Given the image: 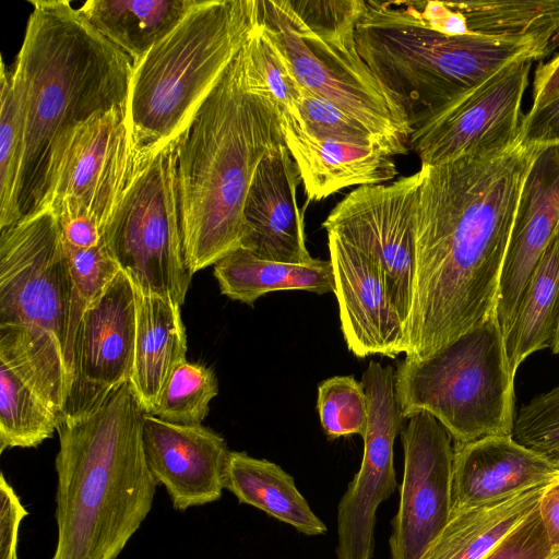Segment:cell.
<instances>
[{
	"label": "cell",
	"mask_w": 559,
	"mask_h": 559,
	"mask_svg": "<svg viewBox=\"0 0 559 559\" xmlns=\"http://www.w3.org/2000/svg\"><path fill=\"white\" fill-rule=\"evenodd\" d=\"M143 448L148 468L177 511L218 500L225 489L230 450L203 425H179L146 413Z\"/></svg>",
	"instance_id": "obj_18"
},
{
	"label": "cell",
	"mask_w": 559,
	"mask_h": 559,
	"mask_svg": "<svg viewBox=\"0 0 559 559\" xmlns=\"http://www.w3.org/2000/svg\"><path fill=\"white\" fill-rule=\"evenodd\" d=\"M60 417L13 369L0 361V452L36 448L57 431Z\"/></svg>",
	"instance_id": "obj_30"
},
{
	"label": "cell",
	"mask_w": 559,
	"mask_h": 559,
	"mask_svg": "<svg viewBox=\"0 0 559 559\" xmlns=\"http://www.w3.org/2000/svg\"><path fill=\"white\" fill-rule=\"evenodd\" d=\"M217 393L214 371L186 360L173 371L156 407L148 414L173 424L200 425Z\"/></svg>",
	"instance_id": "obj_32"
},
{
	"label": "cell",
	"mask_w": 559,
	"mask_h": 559,
	"mask_svg": "<svg viewBox=\"0 0 559 559\" xmlns=\"http://www.w3.org/2000/svg\"><path fill=\"white\" fill-rule=\"evenodd\" d=\"M548 559H559V550L554 551Z\"/></svg>",
	"instance_id": "obj_44"
},
{
	"label": "cell",
	"mask_w": 559,
	"mask_h": 559,
	"mask_svg": "<svg viewBox=\"0 0 559 559\" xmlns=\"http://www.w3.org/2000/svg\"><path fill=\"white\" fill-rule=\"evenodd\" d=\"M28 514L13 487L0 476V559H19V531Z\"/></svg>",
	"instance_id": "obj_39"
},
{
	"label": "cell",
	"mask_w": 559,
	"mask_h": 559,
	"mask_svg": "<svg viewBox=\"0 0 559 559\" xmlns=\"http://www.w3.org/2000/svg\"><path fill=\"white\" fill-rule=\"evenodd\" d=\"M558 474L559 463L512 436L454 442L450 516L549 483Z\"/></svg>",
	"instance_id": "obj_21"
},
{
	"label": "cell",
	"mask_w": 559,
	"mask_h": 559,
	"mask_svg": "<svg viewBox=\"0 0 559 559\" xmlns=\"http://www.w3.org/2000/svg\"><path fill=\"white\" fill-rule=\"evenodd\" d=\"M72 292L60 225L50 210H36L0 230V361L59 417L73 383Z\"/></svg>",
	"instance_id": "obj_5"
},
{
	"label": "cell",
	"mask_w": 559,
	"mask_h": 559,
	"mask_svg": "<svg viewBox=\"0 0 559 559\" xmlns=\"http://www.w3.org/2000/svg\"><path fill=\"white\" fill-rule=\"evenodd\" d=\"M419 185L417 171L389 185L357 187L322 223L326 234L337 235L380 265L406 332L414 296Z\"/></svg>",
	"instance_id": "obj_13"
},
{
	"label": "cell",
	"mask_w": 559,
	"mask_h": 559,
	"mask_svg": "<svg viewBox=\"0 0 559 559\" xmlns=\"http://www.w3.org/2000/svg\"><path fill=\"white\" fill-rule=\"evenodd\" d=\"M134 290L135 346L129 383L144 411L152 413L173 371L187 360V336L179 304Z\"/></svg>",
	"instance_id": "obj_23"
},
{
	"label": "cell",
	"mask_w": 559,
	"mask_h": 559,
	"mask_svg": "<svg viewBox=\"0 0 559 559\" xmlns=\"http://www.w3.org/2000/svg\"><path fill=\"white\" fill-rule=\"evenodd\" d=\"M559 228V145L539 148L526 173L500 277L497 320L510 331L525 285Z\"/></svg>",
	"instance_id": "obj_19"
},
{
	"label": "cell",
	"mask_w": 559,
	"mask_h": 559,
	"mask_svg": "<svg viewBox=\"0 0 559 559\" xmlns=\"http://www.w3.org/2000/svg\"><path fill=\"white\" fill-rule=\"evenodd\" d=\"M539 148L421 165L406 358L427 359L496 314L521 189Z\"/></svg>",
	"instance_id": "obj_1"
},
{
	"label": "cell",
	"mask_w": 559,
	"mask_h": 559,
	"mask_svg": "<svg viewBox=\"0 0 559 559\" xmlns=\"http://www.w3.org/2000/svg\"><path fill=\"white\" fill-rule=\"evenodd\" d=\"M300 174L287 146L281 144L259 164L243 207L240 248L276 262L313 260L306 247L304 214L297 205Z\"/></svg>",
	"instance_id": "obj_20"
},
{
	"label": "cell",
	"mask_w": 559,
	"mask_h": 559,
	"mask_svg": "<svg viewBox=\"0 0 559 559\" xmlns=\"http://www.w3.org/2000/svg\"><path fill=\"white\" fill-rule=\"evenodd\" d=\"M513 439L559 463V385L534 396L514 416Z\"/></svg>",
	"instance_id": "obj_36"
},
{
	"label": "cell",
	"mask_w": 559,
	"mask_h": 559,
	"mask_svg": "<svg viewBox=\"0 0 559 559\" xmlns=\"http://www.w3.org/2000/svg\"><path fill=\"white\" fill-rule=\"evenodd\" d=\"M242 50L247 68L273 97L280 112L297 114L301 87L286 57L261 23Z\"/></svg>",
	"instance_id": "obj_34"
},
{
	"label": "cell",
	"mask_w": 559,
	"mask_h": 559,
	"mask_svg": "<svg viewBox=\"0 0 559 559\" xmlns=\"http://www.w3.org/2000/svg\"><path fill=\"white\" fill-rule=\"evenodd\" d=\"M134 346L135 290L120 270L79 323L72 346L73 383L63 414L81 409L129 382Z\"/></svg>",
	"instance_id": "obj_16"
},
{
	"label": "cell",
	"mask_w": 559,
	"mask_h": 559,
	"mask_svg": "<svg viewBox=\"0 0 559 559\" xmlns=\"http://www.w3.org/2000/svg\"><path fill=\"white\" fill-rule=\"evenodd\" d=\"M0 230L19 222L20 173L23 155V127L12 75L1 60L0 75Z\"/></svg>",
	"instance_id": "obj_31"
},
{
	"label": "cell",
	"mask_w": 559,
	"mask_h": 559,
	"mask_svg": "<svg viewBox=\"0 0 559 559\" xmlns=\"http://www.w3.org/2000/svg\"><path fill=\"white\" fill-rule=\"evenodd\" d=\"M259 23V0H199L133 63L127 109L138 154L183 133Z\"/></svg>",
	"instance_id": "obj_7"
},
{
	"label": "cell",
	"mask_w": 559,
	"mask_h": 559,
	"mask_svg": "<svg viewBox=\"0 0 559 559\" xmlns=\"http://www.w3.org/2000/svg\"><path fill=\"white\" fill-rule=\"evenodd\" d=\"M284 143L277 104L246 70L241 49L178 138V200L191 276L240 248L254 173Z\"/></svg>",
	"instance_id": "obj_2"
},
{
	"label": "cell",
	"mask_w": 559,
	"mask_h": 559,
	"mask_svg": "<svg viewBox=\"0 0 559 559\" xmlns=\"http://www.w3.org/2000/svg\"><path fill=\"white\" fill-rule=\"evenodd\" d=\"M145 414L126 382L60 417L51 559H117L148 515L157 483L143 448Z\"/></svg>",
	"instance_id": "obj_3"
},
{
	"label": "cell",
	"mask_w": 559,
	"mask_h": 559,
	"mask_svg": "<svg viewBox=\"0 0 559 559\" xmlns=\"http://www.w3.org/2000/svg\"><path fill=\"white\" fill-rule=\"evenodd\" d=\"M138 160L127 107L96 114L53 145L36 210L84 213L105 234Z\"/></svg>",
	"instance_id": "obj_11"
},
{
	"label": "cell",
	"mask_w": 559,
	"mask_h": 559,
	"mask_svg": "<svg viewBox=\"0 0 559 559\" xmlns=\"http://www.w3.org/2000/svg\"><path fill=\"white\" fill-rule=\"evenodd\" d=\"M552 552L536 506L483 559H548Z\"/></svg>",
	"instance_id": "obj_37"
},
{
	"label": "cell",
	"mask_w": 559,
	"mask_h": 559,
	"mask_svg": "<svg viewBox=\"0 0 559 559\" xmlns=\"http://www.w3.org/2000/svg\"><path fill=\"white\" fill-rule=\"evenodd\" d=\"M401 439L404 468L389 559H421L450 520L452 438L433 416L418 413Z\"/></svg>",
	"instance_id": "obj_15"
},
{
	"label": "cell",
	"mask_w": 559,
	"mask_h": 559,
	"mask_svg": "<svg viewBox=\"0 0 559 559\" xmlns=\"http://www.w3.org/2000/svg\"><path fill=\"white\" fill-rule=\"evenodd\" d=\"M360 382L368 397V421L360 467L337 506L336 559L373 558L377 509L397 488L393 448L404 418L395 371L371 360Z\"/></svg>",
	"instance_id": "obj_14"
},
{
	"label": "cell",
	"mask_w": 559,
	"mask_h": 559,
	"mask_svg": "<svg viewBox=\"0 0 559 559\" xmlns=\"http://www.w3.org/2000/svg\"><path fill=\"white\" fill-rule=\"evenodd\" d=\"M368 397L353 376H334L318 385L317 411L330 440L366 431Z\"/></svg>",
	"instance_id": "obj_33"
},
{
	"label": "cell",
	"mask_w": 559,
	"mask_h": 559,
	"mask_svg": "<svg viewBox=\"0 0 559 559\" xmlns=\"http://www.w3.org/2000/svg\"><path fill=\"white\" fill-rule=\"evenodd\" d=\"M547 484L450 516L421 559H483L537 506Z\"/></svg>",
	"instance_id": "obj_27"
},
{
	"label": "cell",
	"mask_w": 559,
	"mask_h": 559,
	"mask_svg": "<svg viewBox=\"0 0 559 559\" xmlns=\"http://www.w3.org/2000/svg\"><path fill=\"white\" fill-rule=\"evenodd\" d=\"M355 39L360 57L401 107L412 132L509 62L548 56L533 38L431 29L409 1L365 0Z\"/></svg>",
	"instance_id": "obj_6"
},
{
	"label": "cell",
	"mask_w": 559,
	"mask_h": 559,
	"mask_svg": "<svg viewBox=\"0 0 559 559\" xmlns=\"http://www.w3.org/2000/svg\"><path fill=\"white\" fill-rule=\"evenodd\" d=\"M395 390L404 419L428 413L454 442L512 436L514 376L497 316L427 359L405 357Z\"/></svg>",
	"instance_id": "obj_9"
},
{
	"label": "cell",
	"mask_w": 559,
	"mask_h": 559,
	"mask_svg": "<svg viewBox=\"0 0 559 559\" xmlns=\"http://www.w3.org/2000/svg\"><path fill=\"white\" fill-rule=\"evenodd\" d=\"M550 348H551L554 354L559 355V322H558V326H557V331H556V334H555V338H554V342H552Z\"/></svg>",
	"instance_id": "obj_43"
},
{
	"label": "cell",
	"mask_w": 559,
	"mask_h": 559,
	"mask_svg": "<svg viewBox=\"0 0 559 559\" xmlns=\"http://www.w3.org/2000/svg\"><path fill=\"white\" fill-rule=\"evenodd\" d=\"M66 246L87 249L104 242L100 226L84 213H66L57 216Z\"/></svg>",
	"instance_id": "obj_40"
},
{
	"label": "cell",
	"mask_w": 559,
	"mask_h": 559,
	"mask_svg": "<svg viewBox=\"0 0 559 559\" xmlns=\"http://www.w3.org/2000/svg\"><path fill=\"white\" fill-rule=\"evenodd\" d=\"M297 109L305 128L316 139L378 146L393 156L401 155L393 144L370 131L360 121L308 92L301 91Z\"/></svg>",
	"instance_id": "obj_35"
},
{
	"label": "cell",
	"mask_w": 559,
	"mask_h": 559,
	"mask_svg": "<svg viewBox=\"0 0 559 559\" xmlns=\"http://www.w3.org/2000/svg\"><path fill=\"white\" fill-rule=\"evenodd\" d=\"M29 3L33 11L11 72L23 127L22 218L40 202L56 142L96 114L128 107L133 66L70 1Z\"/></svg>",
	"instance_id": "obj_4"
},
{
	"label": "cell",
	"mask_w": 559,
	"mask_h": 559,
	"mask_svg": "<svg viewBox=\"0 0 559 559\" xmlns=\"http://www.w3.org/2000/svg\"><path fill=\"white\" fill-rule=\"evenodd\" d=\"M199 0H88L80 9L110 43L138 62Z\"/></svg>",
	"instance_id": "obj_26"
},
{
	"label": "cell",
	"mask_w": 559,
	"mask_h": 559,
	"mask_svg": "<svg viewBox=\"0 0 559 559\" xmlns=\"http://www.w3.org/2000/svg\"><path fill=\"white\" fill-rule=\"evenodd\" d=\"M225 489L239 503L262 510L299 533L317 536L328 531L296 487L294 478L271 461L230 451Z\"/></svg>",
	"instance_id": "obj_24"
},
{
	"label": "cell",
	"mask_w": 559,
	"mask_h": 559,
	"mask_svg": "<svg viewBox=\"0 0 559 559\" xmlns=\"http://www.w3.org/2000/svg\"><path fill=\"white\" fill-rule=\"evenodd\" d=\"M281 124L308 201H321L348 187L381 185L397 175L394 156L381 147L316 139L299 112H281Z\"/></svg>",
	"instance_id": "obj_22"
},
{
	"label": "cell",
	"mask_w": 559,
	"mask_h": 559,
	"mask_svg": "<svg viewBox=\"0 0 559 559\" xmlns=\"http://www.w3.org/2000/svg\"><path fill=\"white\" fill-rule=\"evenodd\" d=\"M214 276L223 295L251 306L261 296L277 290L334 293L330 260L292 264L260 259L242 248L217 261Z\"/></svg>",
	"instance_id": "obj_25"
},
{
	"label": "cell",
	"mask_w": 559,
	"mask_h": 559,
	"mask_svg": "<svg viewBox=\"0 0 559 559\" xmlns=\"http://www.w3.org/2000/svg\"><path fill=\"white\" fill-rule=\"evenodd\" d=\"M520 143L530 148L559 145V95L523 117Z\"/></svg>",
	"instance_id": "obj_38"
},
{
	"label": "cell",
	"mask_w": 559,
	"mask_h": 559,
	"mask_svg": "<svg viewBox=\"0 0 559 559\" xmlns=\"http://www.w3.org/2000/svg\"><path fill=\"white\" fill-rule=\"evenodd\" d=\"M467 33L538 40L548 55L559 45V0L452 2Z\"/></svg>",
	"instance_id": "obj_29"
},
{
	"label": "cell",
	"mask_w": 559,
	"mask_h": 559,
	"mask_svg": "<svg viewBox=\"0 0 559 559\" xmlns=\"http://www.w3.org/2000/svg\"><path fill=\"white\" fill-rule=\"evenodd\" d=\"M537 508L552 550H559V474L544 487Z\"/></svg>",
	"instance_id": "obj_41"
},
{
	"label": "cell",
	"mask_w": 559,
	"mask_h": 559,
	"mask_svg": "<svg viewBox=\"0 0 559 559\" xmlns=\"http://www.w3.org/2000/svg\"><path fill=\"white\" fill-rule=\"evenodd\" d=\"M326 235L334 295L347 348L358 358L406 355V331L380 265L337 235Z\"/></svg>",
	"instance_id": "obj_17"
},
{
	"label": "cell",
	"mask_w": 559,
	"mask_h": 559,
	"mask_svg": "<svg viewBox=\"0 0 559 559\" xmlns=\"http://www.w3.org/2000/svg\"><path fill=\"white\" fill-rule=\"evenodd\" d=\"M177 144L178 138L139 154L104 239L134 288L182 306L191 275L183 254Z\"/></svg>",
	"instance_id": "obj_10"
},
{
	"label": "cell",
	"mask_w": 559,
	"mask_h": 559,
	"mask_svg": "<svg viewBox=\"0 0 559 559\" xmlns=\"http://www.w3.org/2000/svg\"><path fill=\"white\" fill-rule=\"evenodd\" d=\"M559 95V55L546 63H539L534 74L533 103L537 109Z\"/></svg>",
	"instance_id": "obj_42"
},
{
	"label": "cell",
	"mask_w": 559,
	"mask_h": 559,
	"mask_svg": "<svg viewBox=\"0 0 559 559\" xmlns=\"http://www.w3.org/2000/svg\"><path fill=\"white\" fill-rule=\"evenodd\" d=\"M534 60L523 56L509 62L413 131L409 147L421 165L496 156L518 145L521 104Z\"/></svg>",
	"instance_id": "obj_12"
},
{
	"label": "cell",
	"mask_w": 559,
	"mask_h": 559,
	"mask_svg": "<svg viewBox=\"0 0 559 559\" xmlns=\"http://www.w3.org/2000/svg\"><path fill=\"white\" fill-rule=\"evenodd\" d=\"M559 322V228L531 274L512 326L503 336L510 372L533 353L551 347Z\"/></svg>",
	"instance_id": "obj_28"
},
{
	"label": "cell",
	"mask_w": 559,
	"mask_h": 559,
	"mask_svg": "<svg viewBox=\"0 0 559 559\" xmlns=\"http://www.w3.org/2000/svg\"><path fill=\"white\" fill-rule=\"evenodd\" d=\"M364 7L365 0H259L260 23L301 91L338 107L403 155L412 134L406 116L357 50Z\"/></svg>",
	"instance_id": "obj_8"
}]
</instances>
